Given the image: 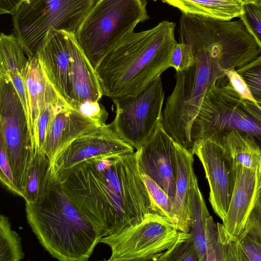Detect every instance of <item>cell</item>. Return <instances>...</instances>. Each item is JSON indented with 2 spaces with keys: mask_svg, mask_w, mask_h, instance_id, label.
<instances>
[{
  "mask_svg": "<svg viewBox=\"0 0 261 261\" xmlns=\"http://www.w3.org/2000/svg\"><path fill=\"white\" fill-rule=\"evenodd\" d=\"M51 175L102 237L155 213L138 170L137 151L93 156Z\"/></svg>",
  "mask_w": 261,
  "mask_h": 261,
  "instance_id": "1",
  "label": "cell"
},
{
  "mask_svg": "<svg viewBox=\"0 0 261 261\" xmlns=\"http://www.w3.org/2000/svg\"><path fill=\"white\" fill-rule=\"evenodd\" d=\"M175 24L163 20L151 29L133 32L109 51L95 71L103 95L134 96L170 67Z\"/></svg>",
  "mask_w": 261,
  "mask_h": 261,
  "instance_id": "2",
  "label": "cell"
},
{
  "mask_svg": "<svg viewBox=\"0 0 261 261\" xmlns=\"http://www.w3.org/2000/svg\"><path fill=\"white\" fill-rule=\"evenodd\" d=\"M25 210L40 243L59 260H88L102 238L98 227L73 204L51 175L43 196L25 202Z\"/></svg>",
  "mask_w": 261,
  "mask_h": 261,
  "instance_id": "3",
  "label": "cell"
},
{
  "mask_svg": "<svg viewBox=\"0 0 261 261\" xmlns=\"http://www.w3.org/2000/svg\"><path fill=\"white\" fill-rule=\"evenodd\" d=\"M180 42L190 46L194 62L187 69L176 72V84L162 112L165 130L175 141L190 149L192 124L205 95L213 83L230 69L229 61L218 45L192 37Z\"/></svg>",
  "mask_w": 261,
  "mask_h": 261,
  "instance_id": "4",
  "label": "cell"
},
{
  "mask_svg": "<svg viewBox=\"0 0 261 261\" xmlns=\"http://www.w3.org/2000/svg\"><path fill=\"white\" fill-rule=\"evenodd\" d=\"M145 0H97L75 33L95 69L103 57L136 25L149 18Z\"/></svg>",
  "mask_w": 261,
  "mask_h": 261,
  "instance_id": "5",
  "label": "cell"
},
{
  "mask_svg": "<svg viewBox=\"0 0 261 261\" xmlns=\"http://www.w3.org/2000/svg\"><path fill=\"white\" fill-rule=\"evenodd\" d=\"M96 0H22L12 15L14 35L28 59L51 30L75 33Z\"/></svg>",
  "mask_w": 261,
  "mask_h": 261,
  "instance_id": "6",
  "label": "cell"
},
{
  "mask_svg": "<svg viewBox=\"0 0 261 261\" xmlns=\"http://www.w3.org/2000/svg\"><path fill=\"white\" fill-rule=\"evenodd\" d=\"M233 129L249 135L261 150V121L247 109L225 74L217 79L207 90L192 124L191 139L193 143L212 141Z\"/></svg>",
  "mask_w": 261,
  "mask_h": 261,
  "instance_id": "7",
  "label": "cell"
},
{
  "mask_svg": "<svg viewBox=\"0 0 261 261\" xmlns=\"http://www.w3.org/2000/svg\"><path fill=\"white\" fill-rule=\"evenodd\" d=\"M190 235L177 229L170 219L154 213L139 224L102 237L100 243L111 249L108 261H158L164 252Z\"/></svg>",
  "mask_w": 261,
  "mask_h": 261,
  "instance_id": "8",
  "label": "cell"
},
{
  "mask_svg": "<svg viewBox=\"0 0 261 261\" xmlns=\"http://www.w3.org/2000/svg\"><path fill=\"white\" fill-rule=\"evenodd\" d=\"M0 141L7 152L17 195L23 198L35 150L23 107L8 77H0Z\"/></svg>",
  "mask_w": 261,
  "mask_h": 261,
  "instance_id": "9",
  "label": "cell"
},
{
  "mask_svg": "<svg viewBox=\"0 0 261 261\" xmlns=\"http://www.w3.org/2000/svg\"><path fill=\"white\" fill-rule=\"evenodd\" d=\"M112 99L116 110L110 125L122 139L139 149L161 122L164 92L161 76L135 95Z\"/></svg>",
  "mask_w": 261,
  "mask_h": 261,
  "instance_id": "10",
  "label": "cell"
},
{
  "mask_svg": "<svg viewBox=\"0 0 261 261\" xmlns=\"http://www.w3.org/2000/svg\"><path fill=\"white\" fill-rule=\"evenodd\" d=\"M260 200L261 170L236 165L227 213L222 224L217 223L220 241L223 245L237 239L245 227L252 211Z\"/></svg>",
  "mask_w": 261,
  "mask_h": 261,
  "instance_id": "11",
  "label": "cell"
},
{
  "mask_svg": "<svg viewBox=\"0 0 261 261\" xmlns=\"http://www.w3.org/2000/svg\"><path fill=\"white\" fill-rule=\"evenodd\" d=\"M178 143L165 130L161 122L152 136L136 150L140 174L146 175L156 182L173 202Z\"/></svg>",
  "mask_w": 261,
  "mask_h": 261,
  "instance_id": "12",
  "label": "cell"
},
{
  "mask_svg": "<svg viewBox=\"0 0 261 261\" xmlns=\"http://www.w3.org/2000/svg\"><path fill=\"white\" fill-rule=\"evenodd\" d=\"M134 148L122 139L110 124L98 126L72 140L57 152L51 161V174L93 156L124 154Z\"/></svg>",
  "mask_w": 261,
  "mask_h": 261,
  "instance_id": "13",
  "label": "cell"
},
{
  "mask_svg": "<svg viewBox=\"0 0 261 261\" xmlns=\"http://www.w3.org/2000/svg\"><path fill=\"white\" fill-rule=\"evenodd\" d=\"M190 150L201 162L210 187L209 201L214 212L223 220L232 195L234 169L223 148L205 140L194 142Z\"/></svg>",
  "mask_w": 261,
  "mask_h": 261,
  "instance_id": "14",
  "label": "cell"
},
{
  "mask_svg": "<svg viewBox=\"0 0 261 261\" xmlns=\"http://www.w3.org/2000/svg\"><path fill=\"white\" fill-rule=\"evenodd\" d=\"M73 34L74 33L50 30L36 55L47 81L70 107L73 100L70 50Z\"/></svg>",
  "mask_w": 261,
  "mask_h": 261,
  "instance_id": "15",
  "label": "cell"
},
{
  "mask_svg": "<svg viewBox=\"0 0 261 261\" xmlns=\"http://www.w3.org/2000/svg\"><path fill=\"white\" fill-rule=\"evenodd\" d=\"M190 233L200 261H226V247L220 239L217 224L210 215L197 179L191 193Z\"/></svg>",
  "mask_w": 261,
  "mask_h": 261,
  "instance_id": "16",
  "label": "cell"
},
{
  "mask_svg": "<svg viewBox=\"0 0 261 261\" xmlns=\"http://www.w3.org/2000/svg\"><path fill=\"white\" fill-rule=\"evenodd\" d=\"M98 126L61 99L55 106L42 151L51 159L72 140Z\"/></svg>",
  "mask_w": 261,
  "mask_h": 261,
  "instance_id": "17",
  "label": "cell"
},
{
  "mask_svg": "<svg viewBox=\"0 0 261 261\" xmlns=\"http://www.w3.org/2000/svg\"><path fill=\"white\" fill-rule=\"evenodd\" d=\"M191 151L179 143L177 146V175L173 201L176 227L189 232L191 226V193L197 178L193 169L194 156Z\"/></svg>",
  "mask_w": 261,
  "mask_h": 261,
  "instance_id": "18",
  "label": "cell"
},
{
  "mask_svg": "<svg viewBox=\"0 0 261 261\" xmlns=\"http://www.w3.org/2000/svg\"><path fill=\"white\" fill-rule=\"evenodd\" d=\"M73 102L71 107L87 101H99L103 95L95 69L73 34L70 43Z\"/></svg>",
  "mask_w": 261,
  "mask_h": 261,
  "instance_id": "19",
  "label": "cell"
},
{
  "mask_svg": "<svg viewBox=\"0 0 261 261\" xmlns=\"http://www.w3.org/2000/svg\"><path fill=\"white\" fill-rule=\"evenodd\" d=\"M211 142L223 148L233 169L236 165H242L261 170V150L246 133L230 130L217 136Z\"/></svg>",
  "mask_w": 261,
  "mask_h": 261,
  "instance_id": "20",
  "label": "cell"
},
{
  "mask_svg": "<svg viewBox=\"0 0 261 261\" xmlns=\"http://www.w3.org/2000/svg\"><path fill=\"white\" fill-rule=\"evenodd\" d=\"M182 13L230 21L242 13L243 0H160Z\"/></svg>",
  "mask_w": 261,
  "mask_h": 261,
  "instance_id": "21",
  "label": "cell"
},
{
  "mask_svg": "<svg viewBox=\"0 0 261 261\" xmlns=\"http://www.w3.org/2000/svg\"><path fill=\"white\" fill-rule=\"evenodd\" d=\"M28 59L25 82L30 109L32 139V132L37 119L46 103L49 83L45 75L37 56Z\"/></svg>",
  "mask_w": 261,
  "mask_h": 261,
  "instance_id": "22",
  "label": "cell"
},
{
  "mask_svg": "<svg viewBox=\"0 0 261 261\" xmlns=\"http://www.w3.org/2000/svg\"><path fill=\"white\" fill-rule=\"evenodd\" d=\"M51 159L43 151H35L28 173L23 199L34 203L45 193L51 176Z\"/></svg>",
  "mask_w": 261,
  "mask_h": 261,
  "instance_id": "23",
  "label": "cell"
},
{
  "mask_svg": "<svg viewBox=\"0 0 261 261\" xmlns=\"http://www.w3.org/2000/svg\"><path fill=\"white\" fill-rule=\"evenodd\" d=\"M14 35H0V77L13 74H25L28 58Z\"/></svg>",
  "mask_w": 261,
  "mask_h": 261,
  "instance_id": "24",
  "label": "cell"
},
{
  "mask_svg": "<svg viewBox=\"0 0 261 261\" xmlns=\"http://www.w3.org/2000/svg\"><path fill=\"white\" fill-rule=\"evenodd\" d=\"M226 246L227 261H261V239L251 231L243 232Z\"/></svg>",
  "mask_w": 261,
  "mask_h": 261,
  "instance_id": "25",
  "label": "cell"
},
{
  "mask_svg": "<svg viewBox=\"0 0 261 261\" xmlns=\"http://www.w3.org/2000/svg\"><path fill=\"white\" fill-rule=\"evenodd\" d=\"M21 241L11 228L9 218L0 217V261H19L24 257Z\"/></svg>",
  "mask_w": 261,
  "mask_h": 261,
  "instance_id": "26",
  "label": "cell"
},
{
  "mask_svg": "<svg viewBox=\"0 0 261 261\" xmlns=\"http://www.w3.org/2000/svg\"><path fill=\"white\" fill-rule=\"evenodd\" d=\"M152 202L155 213L168 218L175 224L173 202L168 194L153 179L146 175H141ZM176 225V224H175Z\"/></svg>",
  "mask_w": 261,
  "mask_h": 261,
  "instance_id": "27",
  "label": "cell"
},
{
  "mask_svg": "<svg viewBox=\"0 0 261 261\" xmlns=\"http://www.w3.org/2000/svg\"><path fill=\"white\" fill-rule=\"evenodd\" d=\"M239 18L261 47V0H243Z\"/></svg>",
  "mask_w": 261,
  "mask_h": 261,
  "instance_id": "28",
  "label": "cell"
},
{
  "mask_svg": "<svg viewBox=\"0 0 261 261\" xmlns=\"http://www.w3.org/2000/svg\"><path fill=\"white\" fill-rule=\"evenodd\" d=\"M236 70L245 81L255 101L261 105V55Z\"/></svg>",
  "mask_w": 261,
  "mask_h": 261,
  "instance_id": "29",
  "label": "cell"
},
{
  "mask_svg": "<svg viewBox=\"0 0 261 261\" xmlns=\"http://www.w3.org/2000/svg\"><path fill=\"white\" fill-rule=\"evenodd\" d=\"M200 261L191 235L184 241L164 252L158 261Z\"/></svg>",
  "mask_w": 261,
  "mask_h": 261,
  "instance_id": "30",
  "label": "cell"
},
{
  "mask_svg": "<svg viewBox=\"0 0 261 261\" xmlns=\"http://www.w3.org/2000/svg\"><path fill=\"white\" fill-rule=\"evenodd\" d=\"M194 62V56L190 46L182 42H177L170 56V67L174 68L176 72H179L191 66Z\"/></svg>",
  "mask_w": 261,
  "mask_h": 261,
  "instance_id": "31",
  "label": "cell"
},
{
  "mask_svg": "<svg viewBox=\"0 0 261 261\" xmlns=\"http://www.w3.org/2000/svg\"><path fill=\"white\" fill-rule=\"evenodd\" d=\"M72 108L94 121L98 126L106 125L108 113L98 101H87L73 105Z\"/></svg>",
  "mask_w": 261,
  "mask_h": 261,
  "instance_id": "32",
  "label": "cell"
},
{
  "mask_svg": "<svg viewBox=\"0 0 261 261\" xmlns=\"http://www.w3.org/2000/svg\"><path fill=\"white\" fill-rule=\"evenodd\" d=\"M0 179L9 191L17 195L12 171L3 142L0 141Z\"/></svg>",
  "mask_w": 261,
  "mask_h": 261,
  "instance_id": "33",
  "label": "cell"
},
{
  "mask_svg": "<svg viewBox=\"0 0 261 261\" xmlns=\"http://www.w3.org/2000/svg\"><path fill=\"white\" fill-rule=\"evenodd\" d=\"M224 73L228 77L233 88L243 99L249 100L257 103L252 97L245 81L237 72L236 69H228L225 71Z\"/></svg>",
  "mask_w": 261,
  "mask_h": 261,
  "instance_id": "34",
  "label": "cell"
},
{
  "mask_svg": "<svg viewBox=\"0 0 261 261\" xmlns=\"http://www.w3.org/2000/svg\"><path fill=\"white\" fill-rule=\"evenodd\" d=\"M247 231L254 232L261 239V200L252 211L243 232Z\"/></svg>",
  "mask_w": 261,
  "mask_h": 261,
  "instance_id": "35",
  "label": "cell"
},
{
  "mask_svg": "<svg viewBox=\"0 0 261 261\" xmlns=\"http://www.w3.org/2000/svg\"><path fill=\"white\" fill-rule=\"evenodd\" d=\"M22 1V0H0V13L13 15Z\"/></svg>",
  "mask_w": 261,
  "mask_h": 261,
  "instance_id": "36",
  "label": "cell"
},
{
  "mask_svg": "<svg viewBox=\"0 0 261 261\" xmlns=\"http://www.w3.org/2000/svg\"><path fill=\"white\" fill-rule=\"evenodd\" d=\"M243 102L247 109L261 121V105L252 101L244 99Z\"/></svg>",
  "mask_w": 261,
  "mask_h": 261,
  "instance_id": "37",
  "label": "cell"
}]
</instances>
